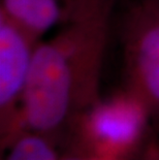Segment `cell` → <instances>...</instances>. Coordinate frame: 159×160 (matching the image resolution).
Segmentation results:
<instances>
[{
    "instance_id": "2",
    "label": "cell",
    "mask_w": 159,
    "mask_h": 160,
    "mask_svg": "<svg viewBox=\"0 0 159 160\" xmlns=\"http://www.w3.org/2000/svg\"><path fill=\"white\" fill-rule=\"evenodd\" d=\"M156 129L147 108L125 89L101 97L70 125L62 141L89 157L137 160Z\"/></svg>"
},
{
    "instance_id": "9",
    "label": "cell",
    "mask_w": 159,
    "mask_h": 160,
    "mask_svg": "<svg viewBox=\"0 0 159 160\" xmlns=\"http://www.w3.org/2000/svg\"><path fill=\"white\" fill-rule=\"evenodd\" d=\"M137 160H154V158L152 157V155L150 154V152H149V150L147 149V146H146V148H145L144 152L142 153V155L138 157Z\"/></svg>"
},
{
    "instance_id": "7",
    "label": "cell",
    "mask_w": 159,
    "mask_h": 160,
    "mask_svg": "<svg viewBox=\"0 0 159 160\" xmlns=\"http://www.w3.org/2000/svg\"><path fill=\"white\" fill-rule=\"evenodd\" d=\"M60 160H89V157L84 154L82 151H80L79 149L68 144H63Z\"/></svg>"
},
{
    "instance_id": "5",
    "label": "cell",
    "mask_w": 159,
    "mask_h": 160,
    "mask_svg": "<svg viewBox=\"0 0 159 160\" xmlns=\"http://www.w3.org/2000/svg\"><path fill=\"white\" fill-rule=\"evenodd\" d=\"M90 0H1L0 12L43 38L72 20Z\"/></svg>"
},
{
    "instance_id": "4",
    "label": "cell",
    "mask_w": 159,
    "mask_h": 160,
    "mask_svg": "<svg viewBox=\"0 0 159 160\" xmlns=\"http://www.w3.org/2000/svg\"><path fill=\"white\" fill-rule=\"evenodd\" d=\"M39 37L0 12V148L23 131L21 111Z\"/></svg>"
},
{
    "instance_id": "6",
    "label": "cell",
    "mask_w": 159,
    "mask_h": 160,
    "mask_svg": "<svg viewBox=\"0 0 159 160\" xmlns=\"http://www.w3.org/2000/svg\"><path fill=\"white\" fill-rule=\"evenodd\" d=\"M1 160H60L62 144L42 132L24 130L4 150Z\"/></svg>"
},
{
    "instance_id": "10",
    "label": "cell",
    "mask_w": 159,
    "mask_h": 160,
    "mask_svg": "<svg viewBox=\"0 0 159 160\" xmlns=\"http://www.w3.org/2000/svg\"><path fill=\"white\" fill-rule=\"evenodd\" d=\"M89 157V156H88ZM89 160H117L113 158H103V157H89Z\"/></svg>"
},
{
    "instance_id": "1",
    "label": "cell",
    "mask_w": 159,
    "mask_h": 160,
    "mask_svg": "<svg viewBox=\"0 0 159 160\" xmlns=\"http://www.w3.org/2000/svg\"><path fill=\"white\" fill-rule=\"evenodd\" d=\"M116 0H90L37 45L21 111L22 130L62 142L77 117L101 98Z\"/></svg>"
},
{
    "instance_id": "8",
    "label": "cell",
    "mask_w": 159,
    "mask_h": 160,
    "mask_svg": "<svg viewBox=\"0 0 159 160\" xmlns=\"http://www.w3.org/2000/svg\"><path fill=\"white\" fill-rule=\"evenodd\" d=\"M147 149L149 150V152H150V154L154 158V160H159V138L156 132L152 135V138L149 141Z\"/></svg>"
},
{
    "instance_id": "3",
    "label": "cell",
    "mask_w": 159,
    "mask_h": 160,
    "mask_svg": "<svg viewBox=\"0 0 159 160\" xmlns=\"http://www.w3.org/2000/svg\"><path fill=\"white\" fill-rule=\"evenodd\" d=\"M123 89L147 108L159 129V0H133L122 22Z\"/></svg>"
}]
</instances>
